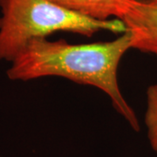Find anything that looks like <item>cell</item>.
<instances>
[{"label": "cell", "mask_w": 157, "mask_h": 157, "mask_svg": "<svg viewBox=\"0 0 157 157\" xmlns=\"http://www.w3.org/2000/svg\"><path fill=\"white\" fill-rule=\"evenodd\" d=\"M121 20L132 36V49L157 58V5L134 0Z\"/></svg>", "instance_id": "obj_3"}, {"label": "cell", "mask_w": 157, "mask_h": 157, "mask_svg": "<svg viewBox=\"0 0 157 157\" xmlns=\"http://www.w3.org/2000/svg\"><path fill=\"white\" fill-rule=\"evenodd\" d=\"M144 122L150 147L157 154V83L147 89Z\"/></svg>", "instance_id": "obj_5"}, {"label": "cell", "mask_w": 157, "mask_h": 157, "mask_svg": "<svg viewBox=\"0 0 157 157\" xmlns=\"http://www.w3.org/2000/svg\"><path fill=\"white\" fill-rule=\"evenodd\" d=\"M150 2H151V3H154V4H156L157 5V0H151Z\"/></svg>", "instance_id": "obj_7"}, {"label": "cell", "mask_w": 157, "mask_h": 157, "mask_svg": "<svg viewBox=\"0 0 157 157\" xmlns=\"http://www.w3.org/2000/svg\"><path fill=\"white\" fill-rule=\"evenodd\" d=\"M84 17L106 21L121 19L134 0H50Z\"/></svg>", "instance_id": "obj_4"}, {"label": "cell", "mask_w": 157, "mask_h": 157, "mask_svg": "<svg viewBox=\"0 0 157 157\" xmlns=\"http://www.w3.org/2000/svg\"><path fill=\"white\" fill-rule=\"evenodd\" d=\"M0 61L11 62L31 41L66 32L91 38L102 31L122 34L121 19L96 20L50 0H0Z\"/></svg>", "instance_id": "obj_2"}, {"label": "cell", "mask_w": 157, "mask_h": 157, "mask_svg": "<svg viewBox=\"0 0 157 157\" xmlns=\"http://www.w3.org/2000/svg\"><path fill=\"white\" fill-rule=\"evenodd\" d=\"M136 1H139V2H144V3H147V2H150L151 0H136Z\"/></svg>", "instance_id": "obj_6"}, {"label": "cell", "mask_w": 157, "mask_h": 157, "mask_svg": "<svg viewBox=\"0 0 157 157\" xmlns=\"http://www.w3.org/2000/svg\"><path fill=\"white\" fill-rule=\"evenodd\" d=\"M132 49L128 31L116 39L88 44H71L65 39H34L10 63L6 74L13 81L60 77L91 86L105 93L116 112L135 131L140 124L135 111L122 94L118 69L126 52Z\"/></svg>", "instance_id": "obj_1"}]
</instances>
